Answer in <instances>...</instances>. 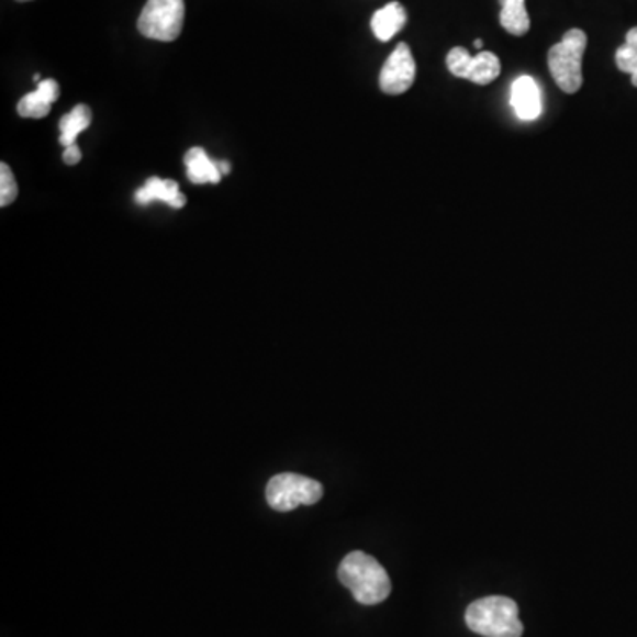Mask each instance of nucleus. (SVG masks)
Returning a JSON list of instances; mask_svg holds the SVG:
<instances>
[{"instance_id": "f257e3e1", "label": "nucleus", "mask_w": 637, "mask_h": 637, "mask_svg": "<svg viewBox=\"0 0 637 637\" xmlns=\"http://www.w3.org/2000/svg\"><path fill=\"white\" fill-rule=\"evenodd\" d=\"M338 579L364 605L381 604L392 593L387 570L367 552H349L338 567Z\"/></svg>"}, {"instance_id": "f03ea898", "label": "nucleus", "mask_w": 637, "mask_h": 637, "mask_svg": "<svg viewBox=\"0 0 637 637\" xmlns=\"http://www.w3.org/2000/svg\"><path fill=\"white\" fill-rule=\"evenodd\" d=\"M469 630L483 637H521L519 605L509 596H485L466 611Z\"/></svg>"}, {"instance_id": "7ed1b4c3", "label": "nucleus", "mask_w": 637, "mask_h": 637, "mask_svg": "<svg viewBox=\"0 0 637 637\" xmlns=\"http://www.w3.org/2000/svg\"><path fill=\"white\" fill-rule=\"evenodd\" d=\"M588 37L581 29H570L560 43H556L547 55L556 86L567 94H575L583 86V55Z\"/></svg>"}, {"instance_id": "20e7f679", "label": "nucleus", "mask_w": 637, "mask_h": 637, "mask_svg": "<svg viewBox=\"0 0 637 637\" xmlns=\"http://www.w3.org/2000/svg\"><path fill=\"white\" fill-rule=\"evenodd\" d=\"M324 489L317 480L297 473H282L271 478L266 488V500L277 512H291L298 506L315 505L323 500Z\"/></svg>"}, {"instance_id": "39448f33", "label": "nucleus", "mask_w": 637, "mask_h": 637, "mask_svg": "<svg viewBox=\"0 0 637 637\" xmlns=\"http://www.w3.org/2000/svg\"><path fill=\"white\" fill-rule=\"evenodd\" d=\"M182 23L185 0H147L137 25L142 36L170 43L181 36Z\"/></svg>"}, {"instance_id": "423d86ee", "label": "nucleus", "mask_w": 637, "mask_h": 637, "mask_svg": "<svg viewBox=\"0 0 637 637\" xmlns=\"http://www.w3.org/2000/svg\"><path fill=\"white\" fill-rule=\"evenodd\" d=\"M446 66L454 77L466 78L477 86L494 82L501 74V63L492 52L471 55L462 46L451 48L446 55Z\"/></svg>"}, {"instance_id": "0eeeda50", "label": "nucleus", "mask_w": 637, "mask_h": 637, "mask_svg": "<svg viewBox=\"0 0 637 637\" xmlns=\"http://www.w3.org/2000/svg\"><path fill=\"white\" fill-rule=\"evenodd\" d=\"M414 77H416V63H414L410 45L399 43L382 66L379 87L384 94H404L413 87Z\"/></svg>"}, {"instance_id": "6e6552de", "label": "nucleus", "mask_w": 637, "mask_h": 637, "mask_svg": "<svg viewBox=\"0 0 637 637\" xmlns=\"http://www.w3.org/2000/svg\"><path fill=\"white\" fill-rule=\"evenodd\" d=\"M510 103L515 114L523 121H535L541 112V96L537 82L532 77H519L512 83Z\"/></svg>"}, {"instance_id": "1a4fd4ad", "label": "nucleus", "mask_w": 637, "mask_h": 637, "mask_svg": "<svg viewBox=\"0 0 637 637\" xmlns=\"http://www.w3.org/2000/svg\"><path fill=\"white\" fill-rule=\"evenodd\" d=\"M59 83L42 80L36 91L29 92L19 101L20 118L43 119L51 114L52 105L59 100Z\"/></svg>"}, {"instance_id": "9d476101", "label": "nucleus", "mask_w": 637, "mask_h": 637, "mask_svg": "<svg viewBox=\"0 0 637 637\" xmlns=\"http://www.w3.org/2000/svg\"><path fill=\"white\" fill-rule=\"evenodd\" d=\"M137 204L147 205L150 202L159 201L169 204L174 210H181L187 205V197L179 191V185L172 179H147L146 185L135 193Z\"/></svg>"}, {"instance_id": "9b49d317", "label": "nucleus", "mask_w": 637, "mask_h": 637, "mask_svg": "<svg viewBox=\"0 0 637 637\" xmlns=\"http://www.w3.org/2000/svg\"><path fill=\"white\" fill-rule=\"evenodd\" d=\"M185 165H187V176L193 185H219L222 181L223 174L220 170L219 161L208 156L202 147H191L185 156Z\"/></svg>"}, {"instance_id": "f8f14e48", "label": "nucleus", "mask_w": 637, "mask_h": 637, "mask_svg": "<svg viewBox=\"0 0 637 637\" xmlns=\"http://www.w3.org/2000/svg\"><path fill=\"white\" fill-rule=\"evenodd\" d=\"M405 22H407V13L404 5L401 2H390L373 13L370 25H372L373 36L378 37L379 42H390L404 29Z\"/></svg>"}, {"instance_id": "ddd939ff", "label": "nucleus", "mask_w": 637, "mask_h": 637, "mask_svg": "<svg viewBox=\"0 0 637 637\" xmlns=\"http://www.w3.org/2000/svg\"><path fill=\"white\" fill-rule=\"evenodd\" d=\"M501 27L512 36H524L529 31V14L526 11V0H500Z\"/></svg>"}, {"instance_id": "4468645a", "label": "nucleus", "mask_w": 637, "mask_h": 637, "mask_svg": "<svg viewBox=\"0 0 637 637\" xmlns=\"http://www.w3.org/2000/svg\"><path fill=\"white\" fill-rule=\"evenodd\" d=\"M92 112L87 105L75 107L69 114L60 119V138L59 142L64 147L74 146L80 133L86 132L91 126Z\"/></svg>"}, {"instance_id": "2eb2a0df", "label": "nucleus", "mask_w": 637, "mask_h": 637, "mask_svg": "<svg viewBox=\"0 0 637 637\" xmlns=\"http://www.w3.org/2000/svg\"><path fill=\"white\" fill-rule=\"evenodd\" d=\"M615 59L619 71L630 75L633 86L637 87V27L627 32L624 45L616 51Z\"/></svg>"}, {"instance_id": "dca6fc26", "label": "nucleus", "mask_w": 637, "mask_h": 637, "mask_svg": "<svg viewBox=\"0 0 637 637\" xmlns=\"http://www.w3.org/2000/svg\"><path fill=\"white\" fill-rule=\"evenodd\" d=\"M16 197H19V185H16V179H14L10 167L2 164L0 165V205L5 208V205L13 204Z\"/></svg>"}, {"instance_id": "f3484780", "label": "nucleus", "mask_w": 637, "mask_h": 637, "mask_svg": "<svg viewBox=\"0 0 637 637\" xmlns=\"http://www.w3.org/2000/svg\"><path fill=\"white\" fill-rule=\"evenodd\" d=\"M63 158L64 164L77 165L78 161L82 159V150H80V147H78L77 144H74V146L64 147Z\"/></svg>"}, {"instance_id": "a211bd4d", "label": "nucleus", "mask_w": 637, "mask_h": 637, "mask_svg": "<svg viewBox=\"0 0 637 637\" xmlns=\"http://www.w3.org/2000/svg\"><path fill=\"white\" fill-rule=\"evenodd\" d=\"M219 165L223 176H227V174L231 172V165H228V161H219Z\"/></svg>"}, {"instance_id": "6ab92c4d", "label": "nucleus", "mask_w": 637, "mask_h": 637, "mask_svg": "<svg viewBox=\"0 0 637 637\" xmlns=\"http://www.w3.org/2000/svg\"><path fill=\"white\" fill-rule=\"evenodd\" d=\"M482 40H477V42H474V48H478V51H482Z\"/></svg>"}, {"instance_id": "aec40b11", "label": "nucleus", "mask_w": 637, "mask_h": 637, "mask_svg": "<svg viewBox=\"0 0 637 637\" xmlns=\"http://www.w3.org/2000/svg\"><path fill=\"white\" fill-rule=\"evenodd\" d=\"M19 2H29V0H19Z\"/></svg>"}]
</instances>
